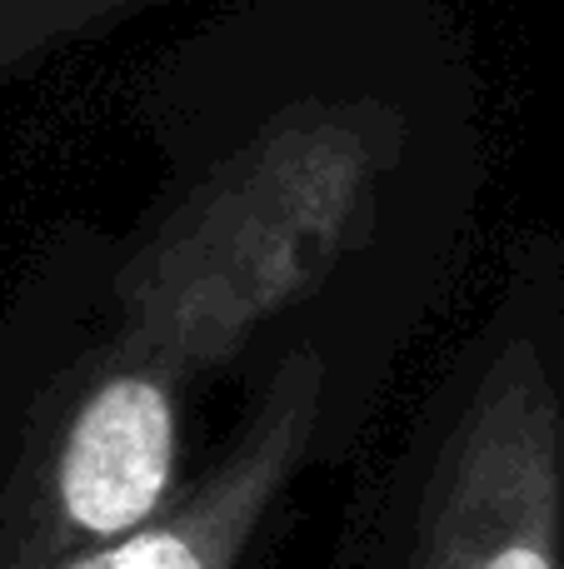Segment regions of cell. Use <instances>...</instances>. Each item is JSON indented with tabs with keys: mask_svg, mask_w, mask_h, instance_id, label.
Here are the masks:
<instances>
[{
	"mask_svg": "<svg viewBox=\"0 0 564 569\" xmlns=\"http://www.w3.org/2000/svg\"><path fill=\"white\" fill-rule=\"evenodd\" d=\"M160 190L85 256L120 330L195 380L400 335L485 180L450 0H220L145 80Z\"/></svg>",
	"mask_w": 564,
	"mask_h": 569,
	"instance_id": "6da1fadb",
	"label": "cell"
},
{
	"mask_svg": "<svg viewBox=\"0 0 564 569\" xmlns=\"http://www.w3.org/2000/svg\"><path fill=\"white\" fill-rule=\"evenodd\" d=\"M370 569H564V236L510 250L405 450Z\"/></svg>",
	"mask_w": 564,
	"mask_h": 569,
	"instance_id": "7a4b0ae2",
	"label": "cell"
},
{
	"mask_svg": "<svg viewBox=\"0 0 564 569\" xmlns=\"http://www.w3.org/2000/svg\"><path fill=\"white\" fill-rule=\"evenodd\" d=\"M95 330L50 375L0 495V569L125 540L185 495L195 375L120 330L90 290Z\"/></svg>",
	"mask_w": 564,
	"mask_h": 569,
	"instance_id": "3957f363",
	"label": "cell"
},
{
	"mask_svg": "<svg viewBox=\"0 0 564 569\" xmlns=\"http://www.w3.org/2000/svg\"><path fill=\"white\" fill-rule=\"evenodd\" d=\"M335 415L340 395L330 355L315 345L280 355L230 445L160 520L140 525L125 540L30 569H240L305 465L320 460Z\"/></svg>",
	"mask_w": 564,
	"mask_h": 569,
	"instance_id": "277c9868",
	"label": "cell"
},
{
	"mask_svg": "<svg viewBox=\"0 0 564 569\" xmlns=\"http://www.w3.org/2000/svg\"><path fill=\"white\" fill-rule=\"evenodd\" d=\"M175 6H220V0H0V80L26 76L60 50L105 40L130 20Z\"/></svg>",
	"mask_w": 564,
	"mask_h": 569,
	"instance_id": "5b68a950",
	"label": "cell"
}]
</instances>
